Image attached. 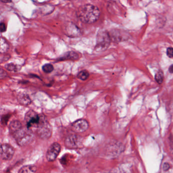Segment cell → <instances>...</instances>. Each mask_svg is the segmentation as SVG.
I'll use <instances>...</instances> for the list:
<instances>
[{"label": "cell", "mask_w": 173, "mask_h": 173, "mask_svg": "<svg viewBox=\"0 0 173 173\" xmlns=\"http://www.w3.org/2000/svg\"><path fill=\"white\" fill-rule=\"evenodd\" d=\"M61 150V146L59 143L55 142L49 146L46 152V159L48 162H51L55 161Z\"/></svg>", "instance_id": "obj_8"}, {"label": "cell", "mask_w": 173, "mask_h": 173, "mask_svg": "<svg viewBox=\"0 0 173 173\" xmlns=\"http://www.w3.org/2000/svg\"><path fill=\"white\" fill-rule=\"evenodd\" d=\"M111 42L109 32L106 31H100L96 36L95 50L98 52L105 51L109 47Z\"/></svg>", "instance_id": "obj_3"}, {"label": "cell", "mask_w": 173, "mask_h": 173, "mask_svg": "<svg viewBox=\"0 0 173 173\" xmlns=\"http://www.w3.org/2000/svg\"><path fill=\"white\" fill-rule=\"evenodd\" d=\"M8 45L7 44V42H6L5 40H4L3 38H1V53H4L5 52L7 51V50L8 49Z\"/></svg>", "instance_id": "obj_20"}, {"label": "cell", "mask_w": 173, "mask_h": 173, "mask_svg": "<svg viewBox=\"0 0 173 173\" xmlns=\"http://www.w3.org/2000/svg\"><path fill=\"white\" fill-rule=\"evenodd\" d=\"M22 127V125L20 122L18 121H13L11 122V123H10L9 130L11 134H13Z\"/></svg>", "instance_id": "obj_14"}, {"label": "cell", "mask_w": 173, "mask_h": 173, "mask_svg": "<svg viewBox=\"0 0 173 173\" xmlns=\"http://www.w3.org/2000/svg\"><path fill=\"white\" fill-rule=\"evenodd\" d=\"M15 153L14 148L10 144L4 143L1 145V158L4 161H10L12 159Z\"/></svg>", "instance_id": "obj_9"}, {"label": "cell", "mask_w": 173, "mask_h": 173, "mask_svg": "<svg viewBox=\"0 0 173 173\" xmlns=\"http://www.w3.org/2000/svg\"><path fill=\"white\" fill-rule=\"evenodd\" d=\"M53 69H54V68H53V65L50 63L45 64L42 67V70L45 73H46V74H49V73L53 71Z\"/></svg>", "instance_id": "obj_19"}, {"label": "cell", "mask_w": 173, "mask_h": 173, "mask_svg": "<svg viewBox=\"0 0 173 173\" xmlns=\"http://www.w3.org/2000/svg\"><path fill=\"white\" fill-rule=\"evenodd\" d=\"M18 100L19 102L22 105L27 106L31 104V100L29 96L27 94H20L18 96Z\"/></svg>", "instance_id": "obj_15"}, {"label": "cell", "mask_w": 173, "mask_h": 173, "mask_svg": "<svg viewBox=\"0 0 173 173\" xmlns=\"http://www.w3.org/2000/svg\"><path fill=\"white\" fill-rule=\"evenodd\" d=\"M5 67L6 69L8 71H14V72H16L20 69V65L14 64L12 63L7 64Z\"/></svg>", "instance_id": "obj_16"}, {"label": "cell", "mask_w": 173, "mask_h": 173, "mask_svg": "<svg viewBox=\"0 0 173 173\" xmlns=\"http://www.w3.org/2000/svg\"><path fill=\"white\" fill-rule=\"evenodd\" d=\"M166 55L169 58L173 57V48L169 47L166 50Z\"/></svg>", "instance_id": "obj_21"}, {"label": "cell", "mask_w": 173, "mask_h": 173, "mask_svg": "<svg viewBox=\"0 0 173 173\" xmlns=\"http://www.w3.org/2000/svg\"><path fill=\"white\" fill-rule=\"evenodd\" d=\"M63 29L64 33L70 37H78L82 35L81 29L73 22L64 24Z\"/></svg>", "instance_id": "obj_7"}, {"label": "cell", "mask_w": 173, "mask_h": 173, "mask_svg": "<svg viewBox=\"0 0 173 173\" xmlns=\"http://www.w3.org/2000/svg\"><path fill=\"white\" fill-rule=\"evenodd\" d=\"M52 131L51 126L47 121L45 116L42 115L40 122L36 128L37 134L41 138L47 140L51 136Z\"/></svg>", "instance_id": "obj_4"}, {"label": "cell", "mask_w": 173, "mask_h": 173, "mask_svg": "<svg viewBox=\"0 0 173 173\" xmlns=\"http://www.w3.org/2000/svg\"><path fill=\"white\" fill-rule=\"evenodd\" d=\"M155 80L158 84H162L164 80V75L162 70H159L156 72L155 76Z\"/></svg>", "instance_id": "obj_17"}, {"label": "cell", "mask_w": 173, "mask_h": 173, "mask_svg": "<svg viewBox=\"0 0 173 173\" xmlns=\"http://www.w3.org/2000/svg\"><path fill=\"white\" fill-rule=\"evenodd\" d=\"M77 15L83 23L93 24L98 20L100 16V11L98 7L91 4L81 6L78 8Z\"/></svg>", "instance_id": "obj_1"}, {"label": "cell", "mask_w": 173, "mask_h": 173, "mask_svg": "<svg viewBox=\"0 0 173 173\" xmlns=\"http://www.w3.org/2000/svg\"><path fill=\"white\" fill-rule=\"evenodd\" d=\"M36 166L35 165H26L20 169L18 173H36Z\"/></svg>", "instance_id": "obj_13"}, {"label": "cell", "mask_w": 173, "mask_h": 173, "mask_svg": "<svg viewBox=\"0 0 173 173\" xmlns=\"http://www.w3.org/2000/svg\"><path fill=\"white\" fill-rule=\"evenodd\" d=\"M89 124L85 119H80L72 123V129L76 133H83L88 129Z\"/></svg>", "instance_id": "obj_10"}, {"label": "cell", "mask_w": 173, "mask_h": 173, "mask_svg": "<svg viewBox=\"0 0 173 173\" xmlns=\"http://www.w3.org/2000/svg\"><path fill=\"white\" fill-rule=\"evenodd\" d=\"M169 71L170 72L171 74H173V64L169 67Z\"/></svg>", "instance_id": "obj_26"}, {"label": "cell", "mask_w": 173, "mask_h": 173, "mask_svg": "<svg viewBox=\"0 0 173 173\" xmlns=\"http://www.w3.org/2000/svg\"><path fill=\"white\" fill-rule=\"evenodd\" d=\"M42 115H39L33 110H31L26 114L25 119L27 122V127L31 129V128H37L39 125Z\"/></svg>", "instance_id": "obj_6"}, {"label": "cell", "mask_w": 173, "mask_h": 173, "mask_svg": "<svg viewBox=\"0 0 173 173\" xmlns=\"http://www.w3.org/2000/svg\"><path fill=\"white\" fill-rule=\"evenodd\" d=\"M2 2L4 3H9L12 2V0H1Z\"/></svg>", "instance_id": "obj_27"}, {"label": "cell", "mask_w": 173, "mask_h": 173, "mask_svg": "<svg viewBox=\"0 0 173 173\" xmlns=\"http://www.w3.org/2000/svg\"><path fill=\"white\" fill-rule=\"evenodd\" d=\"M110 36L111 41L115 42H120L123 41L127 40L128 39V33L124 31H122L119 29H114L111 31L110 33L109 32Z\"/></svg>", "instance_id": "obj_11"}, {"label": "cell", "mask_w": 173, "mask_h": 173, "mask_svg": "<svg viewBox=\"0 0 173 173\" xmlns=\"http://www.w3.org/2000/svg\"><path fill=\"white\" fill-rule=\"evenodd\" d=\"M79 58V54L75 52H67L64 53V55L59 58L58 61H63V60H77Z\"/></svg>", "instance_id": "obj_12"}, {"label": "cell", "mask_w": 173, "mask_h": 173, "mask_svg": "<svg viewBox=\"0 0 173 173\" xmlns=\"http://www.w3.org/2000/svg\"><path fill=\"white\" fill-rule=\"evenodd\" d=\"M170 165H169V163H165L163 164V170L165 171H166L170 169Z\"/></svg>", "instance_id": "obj_24"}, {"label": "cell", "mask_w": 173, "mask_h": 173, "mask_svg": "<svg viewBox=\"0 0 173 173\" xmlns=\"http://www.w3.org/2000/svg\"><path fill=\"white\" fill-rule=\"evenodd\" d=\"M82 142V137L76 134H71L65 139L64 145L70 149H75L81 147Z\"/></svg>", "instance_id": "obj_5"}, {"label": "cell", "mask_w": 173, "mask_h": 173, "mask_svg": "<svg viewBox=\"0 0 173 173\" xmlns=\"http://www.w3.org/2000/svg\"><path fill=\"white\" fill-rule=\"evenodd\" d=\"M16 142L20 146L28 145L33 141V134L32 131L28 127H22L13 134Z\"/></svg>", "instance_id": "obj_2"}, {"label": "cell", "mask_w": 173, "mask_h": 173, "mask_svg": "<svg viewBox=\"0 0 173 173\" xmlns=\"http://www.w3.org/2000/svg\"><path fill=\"white\" fill-rule=\"evenodd\" d=\"M0 28H1V32H4L6 31V25L4 22H1L0 24Z\"/></svg>", "instance_id": "obj_22"}, {"label": "cell", "mask_w": 173, "mask_h": 173, "mask_svg": "<svg viewBox=\"0 0 173 173\" xmlns=\"http://www.w3.org/2000/svg\"><path fill=\"white\" fill-rule=\"evenodd\" d=\"M89 76V72L86 70H83V71H80L77 75V78L82 80H86L88 79Z\"/></svg>", "instance_id": "obj_18"}, {"label": "cell", "mask_w": 173, "mask_h": 173, "mask_svg": "<svg viewBox=\"0 0 173 173\" xmlns=\"http://www.w3.org/2000/svg\"><path fill=\"white\" fill-rule=\"evenodd\" d=\"M5 119L4 118H3V117H2V118L1 119V122L2 121H4V122H2V123H6V122L5 121H8V120L9 119V117L8 116H5Z\"/></svg>", "instance_id": "obj_25"}, {"label": "cell", "mask_w": 173, "mask_h": 173, "mask_svg": "<svg viewBox=\"0 0 173 173\" xmlns=\"http://www.w3.org/2000/svg\"><path fill=\"white\" fill-rule=\"evenodd\" d=\"M0 76H1V79H2L4 78H5L6 76H7V74L5 71L3 69H1V71H0Z\"/></svg>", "instance_id": "obj_23"}]
</instances>
